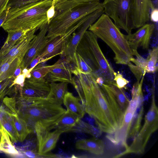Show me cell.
Here are the masks:
<instances>
[{
    "mask_svg": "<svg viewBox=\"0 0 158 158\" xmlns=\"http://www.w3.org/2000/svg\"><path fill=\"white\" fill-rule=\"evenodd\" d=\"M77 75L81 85L77 93L85 113L94 119L102 132L113 134L120 127L125 113L108 84L99 85L91 74Z\"/></svg>",
    "mask_w": 158,
    "mask_h": 158,
    "instance_id": "6da1fadb",
    "label": "cell"
},
{
    "mask_svg": "<svg viewBox=\"0 0 158 158\" xmlns=\"http://www.w3.org/2000/svg\"><path fill=\"white\" fill-rule=\"evenodd\" d=\"M19 100L18 113L33 131L35 127L49 131L54 129L66 110L47 98L31 103Z\"/></svg>",
    "mask_w": 158,
    "mask_h": 158,
    "instance_id": "7a4b0ae2",
    "label": "cell"
},
{
    "mask_svg": "<svg viewBox=\"0 0 158 158\" xmlns=\"http://www.w3.org/2000/svg\"><path fill=\"white\" fill-rule=\"evenodd\" d=\"M104 42L115 54L114 60L118 64H127L133 58L132 49L119 28L106 14H102L88 28Z\"/></svg>",
    "mask_w": 158,
    "mask_h": 158,
    "instance_id": "3957f363",
    "label": "cell"
},
{
    "mask_svg": "<svg viewBox=\"0 0 158 158\" xmlns=\"http://www.w3.org/2000/svg\"><path fill=\"white\" fill-rule=\"evenodd\" d=\"M52 0H44L11 8L6 20L1 27L7 30L41 29L48 23L47 12Z\"/></svg>",
    "mask_w": 158,
    "mask_h": 158,
    "instance_id": "277c9868",
    "label": "cell"
},
{
    "mask_svg": "<svg viewBox=\"0 0 158 158\" xmlns=\"http://www.w3.org/2000/svg\"><path fill=\"white\" fill-rule=\"evenodd\" d=\"M76 52L85 60L92 69L95 79L102 77L104 83H115V72L105 56L98 43L97 37L89 31H85L78 43ZM116 84V83H115Z\"/></svg>",
    "mask_w": 158,
    "mask_h": 158,
    "instance_id": "5b68a950",
    "label": "cell"
},
{
    "mask_svg": "<svg viewBox=\"0 0 158 158\" xmlns=\"http://www.w3.org/2000/svg\"><path fill=\"white\" fill-rule=\"evenodd\" d=\"M102 7V2L95 1L55 11L54 15L48 23L47 38L49 39L65 34L72 28L87 19L91 13Z\"/></svg>",
    "mask_w": 158,
    "mask_h": 158,
    "instance_id": "8992f818",
    "label": "cell"
},
{
    "mask_svg": "<svg viewBox=\"0 0 158 158\" xmlns=\"http://www.w3.org/2000/svg\"><path fill=\"white\" fill-rule=\"evenodd\" d=\"M158 109L156 104L153 90L150 108L145 116L143 126L140 128L130 145L125 151L118 155V158L129 154L143 153L151 135L158 129Z\"/></svg>",
    "mask_w": 158,
    "mask_h": 158,
    "instance_id": "52a82bcc",
    "label": "cell"
},
{
    "mask_svg": "<svg viewBox=\"0 0 158 158\" xmlns=\"http://www.w3.org/2000/svg\"><path fill=\"white\" fill-rule=\"evenodd\" d=\"M133 0H104V13L114 21L119 28L128 34L134 29L132 14Z\"/></svg>",
    "mask_w": 158,
    "mask_h": 158,
    "instance_id": "ba28073f",
    "label": "cell"
},
{
    "mask_svg": "<svg viewBox=\"0 0 158 158\" xmlns=\"http://www.w3.org/2000/svg\"><path fill=\"white\" fill-rule=\"evenodd\" d=\"M142 82H135L131 90V99L125 113L123 121L119 128L113 134L114 136H108V138L114 145H119L127 150L128 145L127 137L129 132L133 116L137 106L138 98L143 92Z\"/></svg>",
    "mask_w": 158,
    "mask_h": 158,
    "instance_id": "9c48e42d",
    "label": "cell"
},
{
    "mask_svg": "<svg viewBox=\"0 0 158 158\" xmlns=\"http://www.w3.org/2000/svg\"><path fill=\"white\" fill-rule=\"evenodd\" d=\"M15 87V90L19 91V99L28 103L46 98L50 91L49 83L44 77L35 79L30 77L25 79L23 86Z\"/></svg>",
    "mask_w": 158,
    "mask_h": 158,
    "instance_id": "30bf717a",
    "label": "cell"
},
{
    "mask_svg": "<svg viewBox=\"0 0 158 158\" xmlns=\"http://www.w3.org/2000/svg\"><path fill=\"white\" fill-rule=\"evenodd\" d=\"M104 13V8L101 7L93 12L90 17L86 20L70 36L67 42L63 54L61 55L62 58L65 59L72 65L74 62V54L82 38L85 31Z\"/></svg>",
    "mask_w": 158,
    "mask_h": 158,
    "instance_id": "8fae6325",
    "label": "cell"
},
{
    "mask_svg": "<svg viewBox=\"0 0 158 158\" xmlns=\"http://www.w3.org/2000/svg\"><path fill=\"white\" fill-rule=\"evenodd\" d=\"M81 26V24H78L70 29L65 34L49 39L47 45L39 55L41 58L40 63L45 62L57 55H61L69 39Z\"/></svg>",
    "mask_w": 158,
    "mask_h": 158,
    "instance_id": "7c38bea8",
    "label": "cell"
},
{
    "mask_svg": "<svg viewBox=\"0 0 158 158\" xmlns=\"http://www.w3.org/2000/svg\"><path fill=\"white\" fill-rule=\"evenodd\" d=\"M4 103L10 112L12 124L16 132L19 141L22 142L33 131L30 129L26 121L19 114L15 98H7Z\"/></svg>",
    "mask_w": 158,
    "mask_h": 158,
    "instance_id": "4fadbf2b",
    "label": "cell"
},
{
    "mask_svg": "<svg viewBox=\"0 0 158 158\" xmlns=\"http://www.w3.org/2000/svg\"><path fill=\"white\" fill-rule=\"evenodd\" d=\"M139 28L133 34L125 35V37L132 50H137L139 47L147 49L154 30V25L147 23Z\"/></svg>",
    "mask_w": 158,
    "mask_h": 158,
    "instance_id": "5bb4252c",
    "label": "cell"
},
{
    "mask_svg": "<svg viewBox=\"0 0 158 158\" xmlns=\"http://www.w3.org/2000/svg\"><path fill=\"white\" fill-rule=\"evenodd\" d=\"M48 23L40 29L39 33L32 40L30 46L23 59L25 68L39 56L47 45L48 39L46 37Z\"/></svg>",
    "mask_w": 158,
    "mask_h": 158,
    "instance_id": "9a60e30c",
    "label": "cell"
},
{
    "mask_svg": "<svg viewBox=\"0 0 158 158\" xmlns=\"http://www.w3.org/2000/svg\"><path fill=\"white\" fill-rule=\"evenodd\" d=\"M38 142V151L41 154L49 152L56 147V144L62 132L55 129L50 131L38 127H34Z\"/></svg>",
    "mask_w": 158,
    "mask_h": 158,
    "instance_id": "2e32d148",
    "label": "cell"
},
{
    "mask_svg": "<svg viewBox=\"0 0 158 158\" xmlns=\"http://www.w3.org/2000/svg\"><path fill=\"white\" fill-rule=\"evenodd\" d=\"M151 0H133L132 14L134 29L149 21L151 10L154 8Z\"/></svg>",
    "mask_w": 158,
    "mask_h": 158,
    "instance_id": "e0dca14e",
    "label": "cell"
},
{
    "mask_svg": "<svg viewBox=\"0 0 158 158\" xmlns=\"http://www.w3.org/2000/svg\"><path fill=\"white\" fill-rule=\"evenodd\" d=\"M37 30L35 28L28 31L8 52L0 59V61L8 58L15 59L16 57L23 60L30 46L32 40L35 35V33Z\"/></svg>",
    "mask_w": 158,
    "mask_h": 158,
    "instance_id": "ac0fdd59",
    "label": "cell"
},
{
    "mask_svg": "<svg viewBox=\"0 0 158 158\" xmlns=\"http://www.w3.org/2000/svg\"><path fill=\"white\" fill-rule=\"evenodd\" d=\"M59 64L44 77L48 83L65 82L72 83L73 77L70 64L65 59H60Z\"/></svg>",
    "mask_w": 158,
    "mask_h": 158,
    "instance_id": "d6986e66",
    "label": "cell"
},
{
    "mask_svg": "<svg viewBox=\"0 0 158 158\" xmlns=\"http://www.w3.org/2000/svg\"><path fill=\"white\" fill-rule=\"evenodd\" d=\"M143 101L144 97L142 92L138 97L137 106L132 118L130 129L127 136V141L129 139L133 140L140 128L144 113Z\"/></svg>",
    "mask_w": 158,
    "mask_h": 158,
    "instance_id": "ffe728a7",
    "label": "cell"
},
{
    "mask_svg": "<svg viewBox=\"0 0 158 158\" xmlns=\"http://www.w3.org/2000/svg\"><path fill=\"white\" fill-rule=\"evenodd\" d=\"M75 147L77 149L86 151L97 155H102L105 150L103 141L95 137L77 140L76 142Z\"/></svg>",
    "mask_w": 158,
    "mask_h": 158,
    "instance_id": "44dd1931",
    "label": "cell"
},
{
    "mask_svg": "<svg viewBox=\"0 0 158 158\" xmlns=\"http://www.w3.org/2000/svg\"><path fill=\"white\" fill-rule=\"evenodd\" d=\"M132 50L133 55L136 56V58H131L127 65L137 81H139L142 76L146 73V59L138 53L137 50Z\"/></svg>",
    "mask_w": 158,
    "mask_h": 158,
    "instance_id": "7402d4cb",
    "label": "cell"
},
{
    "mask_svg": "<svg viewBox=\"0 0 158 158\" xmlns=\"http://www.w3.org/2000/svg\"><path fill=\"white\" fill-rule=\"evenodd\" d=\"M30 30L14 29L6 31L8 36L0 49V59Z\"/></svg>",
    "mask_w": 158,
    "mask_h": 158,
    "instance_id": "603a6c76",
    "label": "cell"
},
{
    "mask_svg": "<svg viewBox=\"0 0 158 158\" xmlns=\"http://www.w3.org/2000/svg\"><path fill=\"white\" fill-rule=\"evenodd\" d=\"M50 91L47 98L55 103L61 105L64 96L67 92L68 83L62 82L49 83Z\"/></svg>",
    "mask_w": 158,
    "mask_h": 158,
    "instance_id": "cb8c5ba5",
    "label": "cell"
},
{
    "mask_svg": "<svg viewBox=\"0 0 158 158\" xmlns=\"http://www.w3.org/2000/svg\"><path fill=\"white\" fill-rule=\"evenodd\" d=\"M23 60L18 58H8L0 61V82L12 77L20 62Z\"/></svg>",
    "mask_w": 158,
    "mask_h": 158,
    "instance_id": "d4e9b609",
    "label": "cell"
},
{
    "mask_svg": "<svg viewBox=\"0 0 158 158\" xmlns=\"http://www.w3.org/2000/svg\"><path fill=\"white\" fill-rule=\"evenodd\" d=\"M63 103L67 110L71 111L81 119L85 113L79 99L75 97L71 92L67 91L64 98Z\"/></svg>",
    "mask_w": 158,
    "mask_h": 158,
    "instance_id": "484cf974",
    "label": "cell"
},
{
    "mask_svg": "<svg viewBox=\"0 0 158 158\" xmlns=\"http://www.w3.org/2000/svg\"><path fill=\"white\" fill-rule=\"evenodd\" d=\"M80 119L81 118L77 115L66 110L65 113L56 124L54 129L60 131L62 133L68 132Z\"/></svg>",
    "mask_w": 158,
    "mask_h": 158,
    "instance_id": "4316f807",
    "label": "cell"
},
{
    "mask_svg": "<svg viewBox=\"0 0 158 158\" xmlns=\"http://www.w3.org/2000/svg\"><path fill=\"white\" fill-rule=\"evenodd\" d=\"M68 132L84 133L96 138L100 136L102 132L98 127L85 122L81 119L79 120L75 126Z\"/></svg>",
    "mask_w": 158,
    "mask_h": 158,
    "instance_id": "83f0119b",
    "label": "cell"
},
{
    "mask_svg": "<svg viewBox=\"0 0 158 158\" xmlns=\"http://www.w3.org/2000/svg\"><path fill=\"white\" fill-rule=\"evenodd\" d=\"M1 127L2 135L0 143V151L12 156H20V153L12 144L7 132L3 127Z\"/></svg>",
    "mask_w": 158,
    "mask_h": 158,
    "instance_id": "f1b7e54d",
    "label": "cell"
},
{
    "mask_svg": "<svg viewBox=\"0 0 158 158\" xmlns=\"http://www.w3.org/2000/svg\"><path fill=\"white\" fill-rule=\"evenodd\" d=\"M100 0H56L55 3V11H60L73 8L85 3L100 1Z\"/></svg>",
    "mask_w": 158,
    "mask_h": 158,
    "instance_id": "f546056e",
    "label": "cell"
},
{
    "mask_svg": "<svg viewBox=\"0 0 158 158\" xmlns=\"http://www.w3.org/2000/svg\"><path fill=\"white\" fill-rule=\"evenodd\" d=\"M108 84L118 104L122 110L125 113L130 101L122 89L118 87L115 83Z\"/></svg>",
    "mask_w": 158,
    "mask_h": 158,
    "instance_id": "4dcf8cb0",
    "label": "cell"
},
{
    "mask_svg": "<svg viewBox=\"0 0 158 158\" xmlns=\"http://www.w3.org/2000/svg\"><path fill=\"white\" fill-rule=\"evenodd\" d=\"M146 59V73H154L158 70V48L154 47L149 51Z\"/></svg>",
    "mask_w": 158,
    "mask_h": 158,
    "instance_id": "1f68e13d",
    "label": "cell"
},
{
    "mask_svg": "<svg viewBox=\"0 0 158 158\" xmlns=\"http://www.w3.org/2000/svg\"><path fill=\"white\" fill-rule=\"evenodd\" d=\"M60 59H59L54 64L51 65H42L38 64L31 70V77L35 79L43 78L50 71L57 67L60 64Z\"/></svg>",
    "mask_w": 158,
    "mask_h": 158,
    "instance_id": "d6a6232c",
    "label": "cell"
},
{
    "mask_svg": "<svg viewBox=\"0 0 158 158\" xmlns=\"http://www.w3.org/2000/svg\"><path fill=\"white\" fill-rule=\"evenodd\" d=\"M14 79L12 77L6 79L0 82V101L6 95L12 91L13 87L11 86Z\"/></svg>",
    "mask_w": 158,
    "mask_h": 158,
    "instance_id": "836d02e7",
    "label": "cell"
},
{
    "mask_svg": "<svg viewBox=\"0 0 158 158\" xmlns=\"http://www.w3.org/2000/svg\"><path fill=\"white\" fill-rule=\"evenodd\" d=\"M44 0H9L7 6L11 8H17L24 5Z\"/></svg>",
    "mask_w": 158,
    "mask_h": 158,
    "instance_id": "e575fe53",
    "label": "cell"
},
{
    "mask_svg": "<svg viewBox=\"0 0 158 158\" xmlns=\"http://www.w3.org/2000/svg\"><path fill=\"white\" fill-rule=\"evenodd\" d=\"M114 80L117 86L121 89L125 88L129 82L123 77L122 74L116 72L114 75Z\"/></svg>",
    "mask_w": 158,
    "mask_h": 158,
    "instance_id": "d590c367",
    "label": "cell"
},
{
    "mask_svg": "<svg viewBox=\"0 0 158 158\" xmlns=\"http://www.w3.org/2000/svg\"><path fill=\"white\" fill-rule=\"evenodd\" d=\"M21 153L26 157L46 158L47 156L46 153L41 154L33 150H26L21 152Z\"/></svg>",
    "mask_w": 158,
    "mask_h": 158,
    "instance_id": "8d00e7d4",
    "label": "cell"
},
{
    "mask_svg": "<svg viewBox=\"0 0 158 158\" xmlns=\"http://www.w3.org/2000/svg\"><path fill=\"white\" fill-rule=\"evenodd\" d=\"M26 73H23L15 77L14 79L11 86L12 87H14L15 85L23 86L26 78Z\"/></svg>",
    "mask_w": 158,
    "mask_h": 158,
    "instance_id": "74e56055",
    "label": "cell"
},
{
    "mask_svg": "<svg viewBox=\"0 0 158 158\" xmlns=\"http://www.w3.org/2000/svg\"><path fill=\"white\" fill-rule=\"evenodd\" d=\"M10 9V7L6 6L0 15V27L6 20L7 15Z\"/></svg>",
    "mask_w": 158,
    "mask_h": 158,
    "instance_id": "f35d334b",
    "label": "cell"
},
{
    "mask_svg": "<svg viewBox=\"0 0 158 158\" xmlns=\"http://www.w3.org/2000/svg\"><path fill=\"white\" fill-rule=\"evenodd\" d=\"M55 1H56L55 0H52V6L47 11V15L48 20V24L55 14Z\"/></svg>",
    "mask_w": 158,
    "mask_h": 158,
    "instance_id": "ab89813d",
    "label": "cell"
},
{
    "mask_svg": "<svg viewBox=\"0 0 158 158\" xmlns=\"http://www.w3.org/2000/svg\"><path fill=\"white\" fill-rule=\"evenodd\" d=\"M24 68H25L23 60L15 69L12 77L15 79L18 76L22 74L23 70Z\"/></svg>",
    "mask_w": 158,
    "mask_h": 158,
    "instance_id": "60d3db41",
    "label": "cell"
},
{
    "mask_svg": "<svg viewBox=\"0 0 158 158\" xmlns=\"http://www.w3.org/2000/svg\"><path fill=\"white\" fill-rule=\"evenodd\" d=\"M40 60L41 58L39 56L31 61L27 68L28 70V73H30L31 70L35 67L40 63Z\"/></svg>",
    "mask_w": 158,
    "mask_h": 158,
    "instance_id": "b9f144b4",
    "label": "cell"
},
{
    "mask_svg": "<svg viewBox=\"0 0 158 158\" xmlns=\"http://www.w3.org/2000/svg\"><path fill=\"white\" fill-rule=\"evenodd\" d=\"M150 19L153 22L156 23L158 20V10L154 8L151 10L150 16Z\"/></svg>",
    "mask_w": 158,
    "mask_h": 158,
    "instance_id": "7bdbcfd3",
    "label": "cell"
},
{
    "mask_svg": "<svg viewBox=\"0 0 158 158\" xmlns=\"http://www.w3.org/2000/svg\"><path fill=\"white\" fill-rule=\"evenodd\" d=\"M9 0H0V15L6 7Z\"/></svg>",
    "mask_w": 158,
    "mask_h": 158,
    "instance_id": "ee69618b",
    "label": "cell"
},
{
    "mask_svg": "<svg viewBox=\"0 0 158 158\" xmlns=\"http://www.w3.org/2000/svg\"><path fill=\"white\" fill-rule=\"evenodd\" d=\"M2 135V131H1V127L0 126V143L1 141V137Z\"/></svg>",
    "mask_w": 158,
    "mask_h": 158,
    "instance_id": "f6af8a7d",
    "label": "cell"
},
{
    "mask_svg": "<svg viewBox=\"0 0 158 158\" xmlns=\"http://www.w3.org/2000/svg\"></svg>",
    "mask_w": 158,
    "mask_h": 158,
    "instance_id": "bcb514c9",
    "label": "cell"
}]
</instances>
